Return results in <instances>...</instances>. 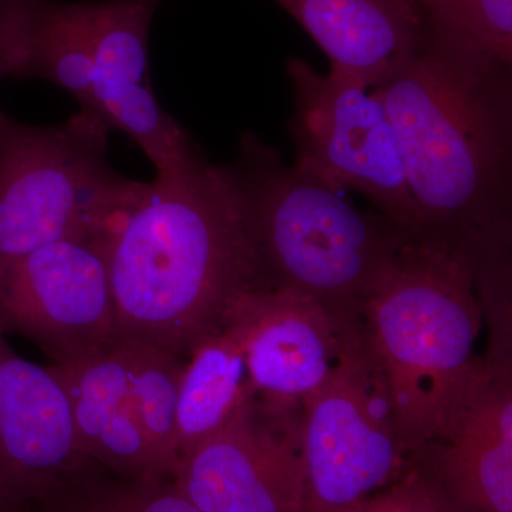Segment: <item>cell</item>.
Masks as SVG:
<instances>
[{
  "label": "cell",
  "instance_id": "cell-1",
  "mask_svg": "<svg viewBox=\"0 0 512 512\" xmlns=\"http://www.w3.org/2000/svg\"><path fill=\"white\" fill-rule=\"evenodd\" d=\"M399 138L410 237L474 261L512 249V66L427 26L375 87Z\"/></svg>",
  "mask_w": 512,
  "mask_h": 512
},
{
  "label": "cell",
  "instance_id": "cell-2",
  "mask_svg": "<svg viewBox=\"0 0 512 512\" xmlns=\"http://www.w3.org/2000/svg\"><path fill=\"white\" fill-rule=\"evenodd\" d=\"M107 262L117 339L184 359L264 289L234 174L201 151L148 183L107 238Z\"/></svg>",
  "mask_w": 512,
  "mask_h": 512
},
{
  "label": "cell",
  "instance_id": "cell-3",
  "mask_svg": "<svg viewBox=\"0 0 512 512\" xmlns=\"http://www.w3.org/2000/svg\"><path fill=\"white\" fill-rule=\"evenodd\" d=\"M476 269L464 249L409 237L363 312V345L412 453L447 436L483 369Z\"/></svg>",
  "mask_w": 512,
  "mask_h": 512
},
{
  "label": "cell",
  "instance_id": "cell-4",
  "mask_svg": "<svg viewBox=\"0 0 512 512\" xmlns=\"http://www.w3.org/2000/svg\"><path fill=\"white\" fill-rule=\"evenodd\" d=\"M229 168L264 289L299 293L342 322L362 325L367 303L409 232L286 164L278 148L254 133L239 138L237 160Z\"/></svg>",
  "mask_w": 512,
  "mask_h": 512
},
{
  "label": "cell",
  "instance_id": "cell-5",
  "mask_svg": "<svg viewBox=\"0 0 512 512\" xmlns=\"http://www.w3.org/2000/svg\"><path fill=\"white\" fill-rule=\"evenodd\" d=\"M113 128L80 109L35 127L0 109V268L60 239H107L148 183L111 167Z\"/></svg>",
  "mask_w": 512,
  "mask_h": 512
},
{
  "label": "cell",
  "instance_id": "cell-6",
  "mask_svg": "<svg viewBox=\"0 0 512 512\" xmlns=\"http://www.w3.org/2000/svg\"><path fill=\"white\" fill-rule=\"evenodd\" d=\"M299 457L302 512L348 510L412 467V448L360 332L328 382L302 403Z\"/></svg>",
  "mask_w": 512,
  "mask_h": 512
},
{
  "label": "cell",
  "instance_id": "cell-7",
  "mask_svg": "<svg viewBox=\"0 0 512 512\" xmlns=\"http://www.w3.org/2000/svg\"><path fill=\"white\" fill-rule=\"evenodd\" d=\"M295 113L288 128L296 167L339 191L353 190L412 232L414 204L402 148L383 97L375 89L289 57Z\"/></svg>",
  "mask_w": 512,
  "mask_h": 512
},
{
  "label": "cell",
  "instance_id": "cell-8",
  "mask_svg": "<svg viewBox=\"0 0 512 512\" xmlns=\"http://www.w3.org/2000/svg\"><path fill=\"white\" fill-rule=\"evenodd\" d=\"M0 335L30 340L52 365L109 349L117 330L107 239H60L2 266Z\"/></svg>",
  "mask_w": 512,
  "mask_h": 512
},
{
  "label": "cell",
  "instance_id": "cell-9",
  "mask_svg": "<svg viewBox=\"0 0 512 512\" xmlns=\"http://www.w3.org/2000/svg\"><path fill=\"white\" fill-rule=\"evenodd\" d=\"M94 466L52 367L23 359L0 335V511L42 507Z\"/></svg>",
  "mask_w": 512,
  "mask_h": 512
},
{
  "label": "cell",
  "instance_id": "cell-10",
  "mask_svg": "<svg viewBox=\"0 0 512 512\" xmlns=\"http://www.w3.org/2000/svg\"><path fill=\"white\" fill-rule=\"evenodd\" d=\"M299 412L252 399L178 461L175 488L201 512H302Z\"/></svg>",
  "mask_w": 512,
  "mask_h": 512
},
{
  "label": "cell",
  "instance_id": "cell-11",
  "mask_svg": "<svg viewBox=\"0 0 512 512\" xmlns=\"http://www.w3.org/2000/svg\"><path fill=\"white\" fill-rule=\"evenodd\" d=\"M360 326L299 293L256 289L237 303L225 328L244 353L254 400L289 413L328 382Z\"/></svg>",
  "mask_w": 512,
  "mask_h": 512
},
{
  "label": "cell",
  "instance_id": "cell-12",
  "mask_svg": "<svg viewBox=\"0 0 512 512\" xmlns=\"http://www.w3.org/2000/svg\"><path fill=\"white\" fill-rule=\"evenodd\" d=\"M410 463L451 512H512V356H484L454 426Z\"/></svg>",
  "mask_w": 512,
  "mask_h": 512
},
{
  "label": "cell",
  "instance_id": "cell-13",
  "mask_svg": "<svg viewBox=\"0 0 512 512\" xmlns=\"http://www.w3.org/2000/svg\"><path fill=\"white\" fill-rule=\"evenodd\" d=\"M69 399L80 447L97 466L128 481H167L134 407L130 362L120 340L67 365H50Z\"/></svg>",
  "mask_w": 512,
  "mask_h": 512
},
{
  "label": "cell",
  "instance_id": "cell-14",
  "mask_svg": "<svg viewBox=\"0 0 512 512\" xmlns=\"http://www.w3.org/2000/svg\"><path fill=\"white\" fill-rule=\"evenodd\" d=\"M164 0L83 3L94 62L97 113L136 143L163 133L170 114L148 82V35Z\"/></svg>",
  "mask_w": 512,
  "mask_h": 512
},
{
  "label": "cell",
  "instance_id": "cell-15",
  "mask_svg": "<svg viewBox=\"0 0 512 512\" xmlns=\"http://www.w3.org/2000/svg\"><path fill=\"white\" fill-rule=\"evenodd\" d=\"M329 57L330 72L375 87L427 28L399 0H276Z\"/></svg>",
  "mask_w": 512,
  "mask_h": 512
},
{
  "label": "cell",
  "instance_id": "cell-16",
  "mask_svg": "<svg viewBox=\"0 0 512 512\" xmlns=\"http://www.w3.org/2000/svg\"><path fill=\"white\" fill-rule=\"evenodd\" d=\"M252 399L244 353L229 329L201 340L185 359L178 387V461L220 433Z\"/></svg>",
  "mask_w": 512,
  "mask_h": 512
},
{
  "label": "cell",
  "instance_id": "cell-17",
  "mask_svg": "<svg viewBox=\"0 0 512 512\" xmlns=\"http://www.w3.org/2000/svg\"><path fill=\"white\" fill-rule=\"evenodd\" d=\"M18 79L55 83L97 113L94 62L83 3L43 0L33 16ZM100 116V114H99Z\"/></svg>",
  "mask_w": 512,
  "mask_h": 512
},
{
  "label": "cell",
  "instance_id": "cell-18",
  "mask_svg": "<svg viewBox=\"0 0 512 512\" xmlns=\"http://www.w3.org/2000/svg\"><path fill=\"white\" fill-rule=\"evenodd\" d=\"M120 340V339H117ZM130 362V392L148 444L165 474L173 480L177 468L178 387L185 359L170 350L120 340Z\"/></svg>",
  "mask_w": 512,
  "mask_h": 512
},
{
  "label": "cell",
  "instance_id": "cell-19",
  "mask_svg": "<svg viewBox=\"0 0 512 512\" xmlns=\"http://www.w3.org/2000/svg\"><path fill=\"white\" fill-rule=\"evenodd\" d=\"M43 512H201L173 480H103L90 474L64 490Z\"/></svg>",
  "mask_w": 512,
  "mask_h": 512
},
{
  "label": "cell",
  "instance_id": "cell-20",
  "mask_svg": "<svg viewBox=\"0 0 512 512\" xmlns=\"http://www.w3.org/2000/svg\"><path fill=\"white\" fill-rule=\"evenodd\" d=\"M427 26L512 66V0H429Z\"/></svg>",
  "mask_w": 512,
  "mask_h": 512
},
{
  "label": "cell",
  "instance_id": "cell-21",
  "mask_svg": "<svg viewBox=\"0 0 512 512\" xmlns=\"http://www.w3.org/2000/svg\"><path fill=\"white\" fill-rule=\"evenodd\" d=\"M342 512H451L444 503L441 495L437 493L426 480V477L410 467L402 477L392 484L369 495L348 510Z\"/></svg>",
  "mask_w": 512,
  "mask_h": 512
},
{
  "label": "cell",
  "instance_id": "cell-22",
  "mask_svg": "<svg viewBox=\"0 0 512 512\" xmlns=\"http://www.w3.org/2000/svg\"><path fill=\"white\" fill-rule=\"evenodd\" d=\"M43 0H0V80L18 79L33 16Z\"/></svg>",
  "mask_w": 512,
  "mask_h": 512
},
{
  "label": "cell",
  "instance_id": "cell-23",
  "mask_svg": "<svg viewBox=\"0 0 512 512\" xmlns=\"http://www.w3.org/2000/svg\"><path fill=\"white\" fill-rule=\"evenodd\" d=\"M399 2H403L406 3V5L412 6V8L419 10L421 15L424 16V10H426L427 2H429V0H399Z\"/></svg>",
  "mask_w": 512,
  "mask_h": 512
},
{
  "label": "cell",
  "instance_id": "cell-24",
  "mask_svg": "<svg viewBox=\"0 0 512 512\" xmlns=\"http://www.w3.org/2000/svg\"><path fill=\"white\" fill-rule=\"evenodd\" d=\"M0 512H2V511H0Z\"/></svg>",
  "mask_w": 512,
  "mask_h": 512
}]
</instances>
